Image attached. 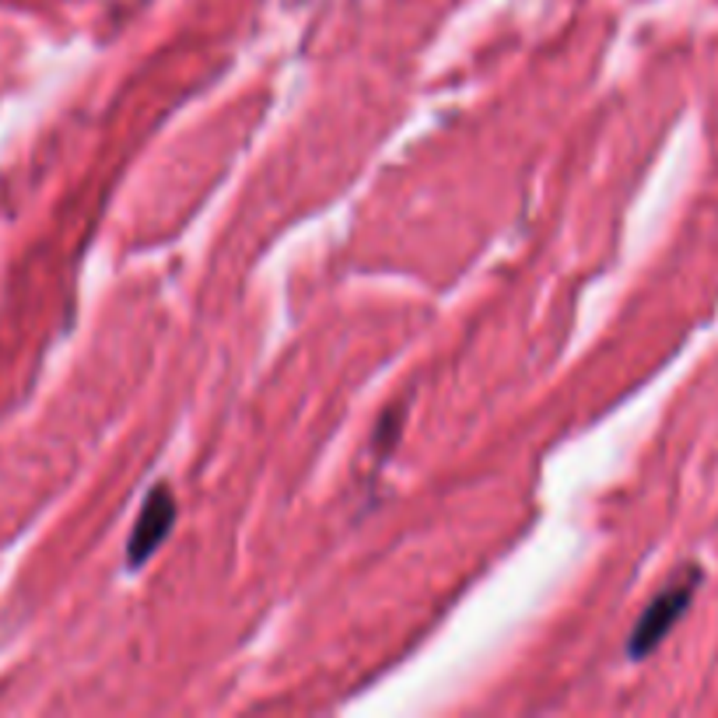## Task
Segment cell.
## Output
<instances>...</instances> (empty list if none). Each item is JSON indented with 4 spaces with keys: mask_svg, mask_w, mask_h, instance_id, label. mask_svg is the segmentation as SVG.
Masks as SVG:
<instances>
[{
    "mask_svg": "<svg viewBox=\"0 0 718 718\" xmlns=\"http://www.w3.org/2000/svg\"><path fill=\"white\" fill-rule=\"evenodd\" d=\"M697 571H690L684 582H673L666 585L659 596L652 600V606L645 610V617L634 624L631 631V645L627 652L634 655V659H642V655H648L655 645H659L666 634L673 631V624L684 617L687 606H690V596H694V589H697Z\"/></svg>",
    "mask_w": 718,
    "mask_h": 718,
    "instance_id": "cell-1",
    "label": "cell"
},
{
    "mask_svg": "<svg viewBox=\"0 0 718 718\" xmlns=\"http://www.w3.org/2000/svg\"><path fill=\"white\" fill-rule=\"evenodd\" d=\"M172 522H176V495H172L169 484H158L148 495V501H144L137 526L127 540V564L140 568L144 561H148L155 547L172 532Z\"/></svg>",
    "mask_w": 718,
    "mask_h": 718,
    "instance_id": "cell-2",
    "label": "cell"
}]
</instances>
